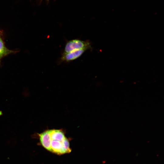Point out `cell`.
<instances>
[{"label":"cell","instance_id":"1","mask_svg":"<svg viewBox=\"0 0 164 164\" xmlns=\"http://www.w3.org/2000/svg\"><path fill=\"white\" fill-rule=\"evenodd\" d=\"M38 135L40 144L50 152L60 155L71 152L69 141L61 130H47Z\"/></svg>","mask_w":164,"mask_h":164},{"label":"cell","instance_id":"4","mask_svg":"<svg viewBox=\"0 0 164 164\" xmlns=\"http://www.w3.org/2000/svg\"><path fill=\"white\" fill-rule=\"evenodd\" d=\"M11 52V50L5 46L2 40L0 38V59Z\"/></svg>","mask_w":164,"mask_h":164},{"label":"cell","instance_id":"2","mask_svg":"<svg viewBox=\"0 0 164 164\" xmlns=\"http://www.w3.org/2000/svg\"><path fill=\"white\" fill-rule=\"evenodd\" d=\"M91 48V43L89 41L74 39L67 42L65 46L63 53H67L80 50H87Z\"/></svg>","mask_w":164,"mask_h":164},{"label":"cell","instance_id":"3","mask_svg":"<svg viewBox=\"0 0 164 164\" xmlns=\"http://www.w3.org/2000/svg\"><path fill=\"white\" fill-rule=\"evenodd\" d=\"M85 50H74L67 53H63L60 58L61 62H69L78 58L86 51Z\"/></svg>","mask_w":164,"mask_h":164}]
</instances>
